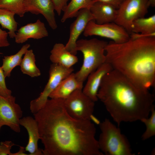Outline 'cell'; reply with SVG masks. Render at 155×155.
<instances>
[{"label": "cell", "instance_id": "13", "mask_svg": "<svg viewBox=\"0 0 155 155\" xmlns=\"http://www.w3.org/2000/svg\"><path fill=\"white\" fill-rule=\"evenodd\" d=\"M113 69L109 63L105 62L91 73L82 89L83 93L94 102L97 101L98 92L103 78Z\"/></svg>", "mask_w": 155, "mask_h": 155}, {"label": "cell", "instance_id": "29", "mask_svg": "<svg viewBox=\"0 0 155 155\" xmlns=\"http://www.w3.org/2000/svg\"><path fill=\"white\" fill-rule=\"evenodd\" d=\"M8 32L0 28V48L9 46L10 44L7 39Z\"/></svg>", "mask_w": 155, "mask_h": 155}, {"label": "cell", "instance_id": "3", "mask_svg": "<svg viewBox=\"0 0 155 155\" xmlns=\"http://www.w3.org/2000/svg\"><path fill=\"white\" fill-rule=\"evenodd\" d=\"M105 62L113 69L149 89L155 83V36L131 33L121 43L111 41L105 48Z\"/></svg>", "mask_w": 155, "mask_h": 155}, {"label": "cell", "instance_id": "21", "mask_svg": "<svg viewBox=\"0 0 155 155\" xmlns=\"http://www.w3.org/2000/svg\"><path fill=\"white\" fill-rule=\"evenodd\" d=\"M35 56L32 49L28 50L22 59L20 66L23 73L32 78L37 77L41 75L39 69L35 63Z\"/></svg>", "mask_w": 155, "mask_h": 155}, {"label": "cell", "instance_id": "23", "mask_svg": "<svg viewBox=\"0 0 155 155\" xmlns=\"http://www.w3.org/2000/svg\"><path fill=\"white\" fill-rule=\"evenodd\" d=\"M15 14L11 11L0 8V24L3 28L8 30V36L12 38L16 35L18 24L14 18Z\"/></svg>", "mask_w": 155, "mask_h": 155}, {"label": "cell", "instance_id": "11", "mask_svg": "<svg viewBox=\"0 0 155 155\" xmlns=\"http://www.w3.org/2000/svg\"><path fill=\"white\" fill-rule=\"evenodd\" d=\"M76 17V20L70 25L69 38L65 45L68 51L75 55L78 52L76 42L79 36L84 32L88 23L94 20L89 9L87 8L80 10Z\"/></svg>", "mask_w": 155, "mask_h": 155}, {"label": "cell", "instance_id": "31", "mask_svg": "<svg viewBox=\"0 0 155 155\" xmlns=\"http://www.w3.org/2000/svg\"><path fill=\"white\" fill-rule=\"evenodd\" d=\"M25 148L23 146H20L19 151L16 153L11 154L10 155H26L27 154L25 153Z\"/></svg>", "mask_w": 155, "mask_h": 155}, {"label": "cell", "instance_id": "32", "mask_svg": "<svg viewBox=\"0 0 155 155\" xmlns=\"http://www.w3.org/2000/svg\"><path fill=\"white\" fill-rule=\"evenodd\" d=\"M149 6L154 7L155 6V0H148Z\"/></svg>", "mask_w": 155, "mask_h": 155}, {"label": "cell", "instance_id": "26", "mask_svg": "<svg viewBox=\"0 0 155 155\" xmlns=\"http://www.w3.org/2000/svg\"><path fill=\"white\" fill-rule=\"evenodd\" d=\"M3 71L0 67V95L4 97H8L11 95V90L8 89L6 85Z\"/></svg>", "mask_w": 155, "mask_h": 155}, {"label": "cell", "instance_id": "4", "mask_svg": "<svg viewBox=\"0 0 155 155\" xmlns=\"http://www.w3.org/2000/svg\"><path fill=\"white\" fill-rule=\"evenodd\" d=\"M108 43L96 38L77 40V50L81 52L83 56L82 65L75 73L78 80L83 82L91 73L105 62V48Z\"/></svg>", "mask_w": 155, "mask_h": 155}, {"label": "cell", "instance_id": "19", "mask_svg": "<svg viewBox=\"0 0 155 155\" xmlns=\"http://www.w3.org/2000/svg\"><path fill=\"white\" fill-rule=\"evenodd\" d=\"M131 33L145 36H155V15L135 20L131 26Z\"/></svg>", "mask_w": 155, "mask_h": 155}, {"label": "cell", "instance_id": "15", "mask_svg": "<svg viewBox=\"0 0 155 155\" xmlns=\"http://www.w3.org/2000/svg\"><path fill=\"white\" fill-rule=\"evenodd\" d=\"M48 35L44 23L38 19L34 23L28 24L20 28L16 32L14 38L16 43L20 44L30 38L39 39Z\"/></svg>", "mask_w": 155, "mask_h": 155}, {"label": "cell", "instance_id": "16", "mask_svg": "<svg viewBox=\"0 0 155 155\" xmlns=\"http://www.w3.org/2000/svg\"><path fill=\"white\" fill-rule=\"evenodd\" d=\"M89 9L94 20L98 24L114 22L117 16V9L110 5L101 2H93Z\"/></svg>", "mask_w": 155, "mask_h": 155}, {"label": "cell", "instance_id": "6", "mask_svg": "<svg viewBox=\"0 0 155 155\" xmlns=\"http://www.w3.org/2000/svg\"><path fill=\"white\" fill-rule=\"evenodd\" d=\"M149 7L148 0H123L117 9V16L114 22L130 34L133 22L145 17Z\"/></svg>", "mask_w": 155, "mask_h": 155}, {"label": "cell", "instance_id": "28", "mask_svg": "<svg viewBox=\"0 0 155 155\" xmlns=\"http://www.w3.org/2000/svg\"><path fill=\"white\" fill-rule=\"evenodd\" d=\"M69 0H51L53 4L55 11L59 16L64 11L67 5Z\"/></svg>", "mask_w": 155, "mask_h": 155}, {"label": "cell", "instance_id": "7", "mask_svg": "<svg viewBox=\"0 0 155 155\" xmlns=\"http://www.w3.org/2000/svg\"><path fill=\"white\" fill-rule=\"evenodd\" d=\"M73 71L72 67L68 68L53 63L51 65L49 72V79L43 90L38 97L30 102V109L32 113H36L44 106L50 94L60 82Z\"/></svg>", "mask_w": 155, "mask_h": 155}, {"label": "cell", "instance_id": "22", "mask_svg": "<svg viewBox=\"0 0 155 155\" xmlns=\"http://www.w3.org/2000/svg\"><path fill=\"white\" fill-rule=\"evenodd\" d=\"M93 3L92 0H71L63 11L61 22H64L68 19L76 17L80 10L89 9Z\"/></svg>", "mask_w": 155, "mask_h": 155}, {"label": "cell", "instance_id": "14", "mask_svg": "<svg viewBox=\"0 0 155 155\" xmlns=\"http://www.w3.org/2000/svg\"><path fill=\"white\" fill-rule=\"evenodd\" d=\"M20 124L27 130L28 135V143L25 148L26 151L31 155H43L42 149L38 148V142L40 139L38 123L34 118L28 116L21 118Z\"/></svg>", "mask_w": 155, "mask_h": 155}, {"label": "cell", "instance_id": "25", "mask_svg": "<svg viewBox=\"0 0 155 155\" xmlns=\"http://www.w3.org/2000/svg\"><path fill=\"white\" fill-rule=\"evenodd\" d=\"M150 118H145L140 121L146 126V130L142 136V139L145 140L155 135V107L152 109Z\"/></svg>", "mask_w": 155, "mask_h": 155}, {"label": "cell", "instance_id": "24", "mask_svg": "<svg viewBox=\"0 0 155 155\" xmlns=\"http://www.w3.org/2000/svg\"><path fill=\"white\" fill-rule=\"evenodd\" d=\"M24 0H0V8L7 9L22 17L26 13L23 6Z\"/></svg>", "mask_w": 155, "mask_h": 155}, {"label": "cell", "instance_id": "27", "mask_svg": "<svg viewBox=\"0 0 155 155\" xmlns=\"http://www.w3.org/2000/svg\"><path fill=\"white\" fill-rule=\"evenodd\" d=\"M14 143L10 141H5L0 143V155H10V150Z\"/></svg>", "mask_w": 155, "mask_h": 155}, {"label": "cell", "instance_id": "17", "mask_svg": "<svg viewBox=\"0 0 155 155\" xmlns=\"http://www.w3.org/2000/svg\"><path fill=\"white\" fill-rule=\"evenodd\" d=\"M83 83L77 80L75 73L73 72L60 82L49 97L65 100L75 90L82 89Z\"/></svg>", "mask_w": 155, "mask_h": 155}, {"label": "cell", "instance_id": "1", "mask_svg": "<svg viewBox=\"0 0 155 155\" xmlns=\"http://www.w3.org/2000/svg\"><path fill=\"white\" fill-rule=\"evenodd\" d=\"M65 99H48L34 114L43 155H103L95 138L96 128L90 120L74 118L67 113Z\"/></svg>", "mask_w": 155, "mask_h": 155}, {"label": "cell", "instance_id": "10", "mask_svg": "<svg viewBox=\"0 0 155 155\" xmlns=\"http://www.w3.org/2000/svg\"><path fill=\"white\" fill-rule=\"evenodd\" d=\"M16 99L11 95L4 97L0 95V131L3 126L6 125L15 132L20 131L19 121L23 112Z\"/></svg>", "mask_w": 155, "mask_h": 155}, {"label": "cell", "instance_id": "9", "mask_svg": "<svg viewBox=\"0 0 155 155\" xmlns=\"http://www.w3.org/2000/svg\"><path fill=\"white\" fill-rule=\"evenodd\" d=\"M83 34L86 37L95 35L106 38L117 43L125 42L130 38L129 33L123 27L114 22L99 24L94 20L88 23Z\"/></svg>", "mask_w": 155, "mask_h": 155}, {"label": "cell", "instance_id": "2", "mask_svg": "<svg viewBox=\"0 0 155 155\" xmlns=\"http://www.w3.org/2000/svg\"><path fill=\"white\" fill-rule=\"evenodd\" d=\"M97 97L118 127L148 117L155 107L154 96L148 89L114 69L103 78Z\"/></svg>", "mask_w": 155, "mask_h": 155}, {"label": "cell", "instance_id": "20", "mask_svg": "<svg viewBox=\"0 0 155 155\" xmlns=\"http://www.w3.org/2000/svg\"><path fill=\"white\" fill-rule=\"evenodd\" d=\"M30 46V44H26L23 45L15 54L4 57L1 67L5 78L10 77L12 70L16 66H20L23 55H24Z\"/></svg>", "mask_w": 155, "mask_h": 155}, {"label": "cell", "instance_id": "30", "mask_svg": "<svg viewBox=\"0 0 155 155\" xmlns=\"http://www.w3.org/2000/svg\"><path fill=\"white\" fill-rule=\"evenodd\" d=\"M123 0H92L93 2H101L110 5L117 9Z\"/></svg>", "mask_w": 155, "mask_h": 155}, {"label": "cell", "instance_id": "8", "mask_svg": "<svg viewBox=\"0 0 155 155\" xmlns=\"http://www.w3.org/2000/svg\"><path fill=\"white\" fill-rule=\"evenodd\" d=\"M66 111L72 117L90 120L93 116L95 102L86 95L82 89H77L64 100Z\"/></svg>", "mask_w": 155, "mask_h": 155}, {"label": "cell", "instance_id": "12", "mask_svg": "<svg viewBox=\"0 0 155 155\" xmlns=\"http://www.w3.org/2000/svg\"><path fill=\"white\" fill-rule=\"evenodd\" d=\"M23 6L26 13L42 15L52 29L57 28L55 9L51 0H24Z\"/></svg>", "mask_w": 155, "mask_h": 155}, {"label": "cell", "instance_id": "33", "mask_svg": "<svg viewBox=\"0 0 155 155\" xmlns=\"http://www.w3.org/2000/svg\"><path fill=\"white\" fill-rule=\"evenodd\" d=\"M0 54H2V53H0Z\"/></svg>", "mask_w": 155, "mask_h": 155}, {"label": "cell", "instance_id": "5", "mask_svg": "<svg viewBox=\"0 0 155 155\" xmlns=\"http://www.w3.org/2000/svg\"><path fill=\"white\" fill-rule=\"evenodd\" d=\"M101 133L98 140L99 149L106 155H133L131 145L119 127L108 119L99 124Z\"/></svg>", "mask_w": 155, "mask_h": 155}, {"label": "cell", "instance_id": "18", "mask_svg": "<svg viewBox=\"0 0 155 155\" xmlns=\"http://www.w3.org/2000/svg\"><path fill=\"white\" fill-rule=\"evenodd\" d=\"M50 53L49 58L53 63L67 68L72 67L78 61V58L76 55L68 51L65 45L61 43L55 44Z\"/></svg>", "mask_w": 155, "mask_h": 155}]
</instances>
